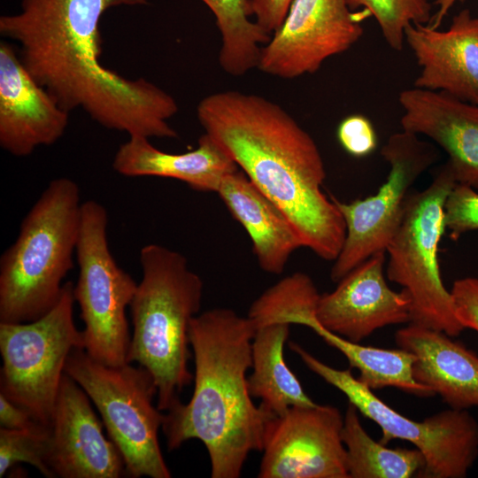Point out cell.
I'll use <instances>...</instances> for the list:
<instances>
[{
	"instance_id": "obj_1",
	"label": "cell",
	"mask_w": 478,
	"mask_h": 478,
	"mask_svg": "<svg viewBox=\"0 0 478 478\" xmlns=\"http://www.w3.org/2000/svg\"><path fill=\"white\" fill-rule=\"evenodd\" d=\"M148 0H21L0 17V35L19 46L35 80L70 112L82 110L105 128L128 136L176 138L169 120L176 100L143 78L127 79L101 62L99 29L105 12Z\"/></svg>"
},
{
	"instance_id": "obj_2",
	"label": "cell",
	"mask_w": 478,
	"mask_h": 478,
	"mask_svg": "<svg viewBox=\"0 0 478 478\" xmlns=\"http://www.w3.org/2000/svg\"><path fill=\"white\" fill-rule=\"evenodd\" d=\"M197 115L204 134L285 213L303 247L334 261L346 227L322 190L326 169L312 137L281 106L255 94L208 95Z\"/></svg>"
},
{
	"instance_id": "obj_3",
	"label": "cell",
	"mask_w": 478,
	"mask_h": 478,
	"mask_svg": "<svg viewBox=\"0 0 478 478\" xmlns=\"http://www.w3.org/2000/svg\"><path fill=\"white\" fill-rule=\"evenodd\" d=\"M254 333L251 320L229 308L207 310L189 324L193 394L164 414L161 429L169 451L200 440L212 478L240 477L249 454L262 451L266 425L274 416L254 405L248 388Z\"/></svg>"
},
{
	"instance_id": "obj_4",
	"label": "cell",
	"mask_w": 478,
	"mask_h": 478,
	"mask_svg": "<svg viewBox=\"0 0 478 478\" xmlns=\"http://www.w3.org/2000/svg\"><path fill=\"white\" fill-rule=\"evenodd\" d=\"M139 260L143 276L129 305L127 362L149 371L158 389L157 406L167 412L194 379L188 366L189 328L201 307L204 282L181 253L166 246L144 245Z\"/></svg>"
},
{
	"instance_id": "obj_5",
	"label": "cell",
	"mask_w": 478,
	"mask_h": 478,
	"mask_svg": "<svg viewBox=\"0 0 478 478\" xmlns=\"http://www.w3.org/2000/svg\"><path fill=\"white\" fill-rule=\"evenodd\" d=\"M80 189L66 177L51 181L23 219L0 258V322L24 323L59 301L79 241Z\"/></svg>"
},
{
	"instance_id": "obj_6",
	"label": "cell",
	"mask_w": 478,
	"mask_h": 478,
	"mask_svg": "<svg viewBox=\"0 0 478 478\" xmlns=\"http://www.w3.org/2000/svg\"><path fill=\"white\" fill-rule=\"evenodd\" d=\"M446 161L424 190L408 195L399 226L389 243L387 277L402 287L410 301V322L458 336L451 290L441 276L438 250L446 227L444 204L457 184Z\"/></svg>"
},
{
	"instance_id": "obj_7",
	"label": "cell",
	"mask_w": 478,
	"mask_h": 478,
	"mask_svg": "<svg viewBox=\"0 0 478 478\" xmlns=\"http://www.w3.org/2000/svg\"><path fill=\"white\" fill-rule=\"evenodd\" d=\"M65 373L97 408L109 438L123 459L125 474L171 477L158 436L165 413L153 403L158 389L149 371L131 363L106 366L84 349H74L67 358Z\"/></svg>"
},
{
	"instance_id": "obj_8",
	"label": "cell",
	"mask_w": 478,
	"mask_h": 478,
	"mask_svg": "<svg viewBox=\"0 0 478 478\" xmlns=\"http://www.w3.org/2000/svg\"><path fill=\"white\" fill-rule=\"evenodd\" d=\"M74 303L73 283L66 281L58 303L42 317L0 322V393L48 426L67 358L74 349H84Z\"/></svg>"
},
{
	"instance_id": "obj_9",
	"label": "cell",
	"mask_w": 478,
	"mask_h": 478,
	"mask_svg": "<svg viewBox=\"0 0 478 478\" xmlns=\"http://www.w3.org/2000/svg\"><path fill=\"white\" fill-rule=\"evenodd\" d=\"M107 225L103 204L96 200L82 203L73 298L85 326V351L99 363L119 366L128 363L131 336L126 312L138 283L115 261L108 244Z\"/></svg>"
},
{
	"instance_id": "obj_10",
	"label": "cell",
	"mask_w": 478,
	"mask_h": 478,
	"mask_svg": "<svg viewBox=\"0 0 478 478\" xmlns=\"http://www.w3.org/2000/svg\"><path fill=\"white\" fill-rule=\"evenodd\" d=\"M289 348L304 364L328 384L343 392L349 403L382 429L379 440L388 444L395 439L412 443L425 459L418 477L464 478L478 456V421L467 410L451 408L422 421H414L392 409L373 390L354 377L351 369L332 367L290 342Z\"/></svg>"
},
{
	"instance_id": "obj_11",
	"label": "cell",
	"mask_w": 478,
	"mask_h": 478,
	"mask_svg": "<svg viewBox=\"0 0 478 478\" xmlns=\"http://www.w3.org/2000/svg\"><path fill=\"white\" fill-rule=\"evenodd\" d=\"M381 155L390 169L374 195L350 203L331 196L346 227L343 247L330 272L334 282L370 256L386 252L401 221L411 187L439 157L433 144L403 129L389 137Z\"/></svg>"
},
{
	"instance_id": "obj_12",
	"label": "cell",
	"mask_w": 478,
	"mask_h": 478,
	"mask_svg": "<svg viewBox=\"0 0 478 478\" xmlns=\"http://www.w3.org/2000/svg\"><path fill=\"white\" fill-rule=\"evenodd\" d=\"M367 17L365 10L353 12L349 0H292L282 23L262 46L257 68L281 79L314 73L362 37Z\"/></svg>"
},
{
	"instance_id": "obj_13",
	"label": "cell",
	"mask_w": 478,
	"mask_h": 478,
	"mask_svg": "<svg viewBox=\"0 0 478 478\" xmlns=\"http://www.w3.org/2000/svg\"><path fill=\"white\" fill-rule=\"evenodd\" d=\"M343 417L328 405L291 406L268 420L259 478H349Z\"/></svg>"
},
{
	"instance_id": "obj_14",
	"label": "cell",
	"mask_w": 478,
	"mask_h": 478,
	"mask_svg": "<svg viewBox=\"0 0 478 478\" xmlns=\"http://www.w3.org/2000/svg\"><path fill=\"white\" fill-rule=\"evenodd\" d=\"M81 386L66 373L50 420L48 464L55 477L119 478L123 459Z\"/></svg>"
},
{
	"instance_id": "obj_15",
	"label": "cell",
	"mask_w": 478,
	"mask_h": 478,
	"mask_svg": "<svg viewBox=\"0 0 478 478\" xmlns=\"http://www.w3.org/2000/svg\"><path fill=\"white\" fill-rule=\"evenodd\" d=\"M386 252L364 260L329 293L320 296L315 316L326 329L354 343L375 330L410 322V301L391 289L384 276Z\"/></svg>"
},
{
	"instance_id": "obj_16",
	"label": "cell",
	"mask_w": 478,
	"mask_h": 478,
	"mask_svg": "<svg viewBox=\"0 0 478 478\" xmlns=\"http://www.w3.org/2000/svg\"><path fill=\"white\" fill-rule=\"evenodd\" d=\"M69 113L22 64L14 47L0 42V146L15 157L58 142Z\"/></svg>"
},
{
	"instance_id": "obj_17",
	"label": "cell",
	"mask_w": 478,
	"mask_h": 478,
	"mask_svg": "<svg viewBox=\"0 0 478 478\" xmlns=\"http://www.w3.org/2000/svg\"><path fill=\"white\" fill-rule=\"evenodd\" d=\"M405 41L420 68L413 87L478 104V18L468 9L456 14L447 30L410 25Z\"/></svg>"
},
{
	"instance_id": "obj_18",
	"label": "cell",
	"mask_w": 478,
	"mask_h": 478,
	"mask_svg": "<svg viewBox=\"0 0 478 478\" xmlns=\"http://www.w3.org/2000/svg\"><path fill=\"white\" fill-rule=\"evenodd\" d=\"M398 102L402 129L434 141L457 182L478 189V104L416 87L402 90Z\"/></svg>"
},
{
	"instance_id": "obj_19",
	"label": "cell",
	"mask_w": 478,
	"mask_h": 478,
	"mask_svg": "<svg viewBox=\"0 0 478 478\" xmlns=\"http://www.w3.org/2000/svg\"><path fill=\"white\" fill-rule=\"evenodd\" d=\"M444 332L409 322L395 334L398 348L415 356L414 379L451 408L478 407V355Z\"/></svg>"
},
{
	"instance_id": "obj_20",
	"label": "cell",
	"mask_w": 478,
	"mask_h": 478,
	"mask_svg": "<svg viewBox=\"0 0 478 478\" xmlns=\"http://www.w3.org/2000/svg\"><path fill=\"white\" fill-rule=\"evenodd\" d=\"M216 193L248 233L259 267L281 274L294 251L303 247L285 213L242 170L227 174Z\"/></svg>"
},
{
	"instance_id": "obj_21",
	"label": "cell",
	"mask_w": 478,
	"mask_h": 478,
	"mask_svg": "<svg viewBox=\"0 0 478 478\" xmlns=\"http://www.w3.org/2000/svg\"><path fill=\"white\" fill-rule=\"evenodd\" d=\"M112 167L128 177L179 180L203 192H217L222 179L238 170L228 154L206 134L198 139L197 149L184 153L166 152L151 144L150 138L129 136L116 151Z\"/></svg>"
},
{
	"instance_id": "obj_22",
	"label": "cell",
	"mask_w": 478,
	"mask_h": 478,
	"mask_svg": "<svg viewBox=\"0 0 478 478\" xmlns=\"http://www.w3.org/2000/svg\"><path fill=\"white\" fill-rule=\"evenodd\" d=\"M291 324L270 320L255 327L251 343L252 373L248 388L252 397L261 399L266 410L281 415L291 406L316 405L305 392L284 359V345Z\"/></svg>"
},
{
	"instance_id": "obj_23",
	"label": "cell",
	"mask_w": 478,
	"mask_h": 478,
	"mask_svg": "<svg viewBox=\"0 0 478 478\" xmlns=\"http://www.w3.org/2000/svg\"><path fill=\"white\" fill-rule=\"evenodd\" d=\"M295 324L310 328L328 345L338 350L347 358L351 367L359 371L358 379L372 390L395 387L419 397L435 396L428 386L414 379L412 367L415 356L412 353L401 348L364 346L347 340L322 327L316 319L315 312L298 315Z\"/></svg>"
},
{
	"instance_id": "obj_24",
	"label": "cell",
	"mask_w": 478,
	"mask_h": 478,
	"mask_svg": "<svg viewBox=\"0 0 478 478\" xmlns=\"http://www.w3.org/2000/svg\"><path fill=\"white\" fill-rule=\"evenodd\" d=\"M358 409L349 403L342 429L349 478H409L425 466L420 450L390 449L374 441L363 428Z\"/></svg>"
},
{
	"instance_id": "obj_25",
	"label": "cell",
	"mask_w": 478,
	"mask_h": 478,
	"mask_svg": "<svg viewBox=\"0 0 478 478\" xmlns=\"http://www.w3.org/2000/svg\"><path fill=\"white\" fill-rule=\"evenodd\" d=\"M212 12L221 36L219 63L232 76L258 67L262 46L271 38L250 17V0H201Z\"/></svg>"
},
{
	"instance_id": "obj_26",
	"label": "cell",
	"mask_w": 478,
	"mask_h": 478,
	"mask_svg": "<svg viewBox=\"0 0 478 478\" xmlns=\"http://www.w3.org/2000/svg\"><path fill=\"white\" fill-rule=\"evenodd\" d=\"M354 11L362 8L374 17L387 44L394 50L404 48L405 32L412 24H428L433 16L428 0H349Z\"/></svg>"
},
{
	"instance_id": "obj_27",
	"label": "cell",
	"mask_w": 478,
	"mask_h": 478,
	"mask_svg": "<svg viewBox=\"0 0 478 478\" xmlns=\"http://www.w3.org/2000/svg\"><path fill=\"white\" fill-rule=\"evenodd\" d=\"M50 426L27 429L0 428V477L18 463L35 466L45 477H55L48 464Z\"/></svg>"
},
{
	"instance_id": "obj_28",
	"label": "cell",
	"mask_w": 478,
	"mask_h": 478,
	"mask_svg": "<svg viewBox=\"0 0 478 478\" xmlns=\"http://www.w3.org/2000/svg\"><path fill=\"white\" fill-rule=\"evenodd\" d=\"M444 223L451 240L478 230V193L474 188L457 183L444 204Z\"/></svg>"
},
{
	"instance_id": "obj_29",
	"label": "cell",
	"mask_w": 478,
	"mask_h": 478,
	"mask_svg": "<svg viewBox=\"0 0 478 478\" xmlns=\"http://www.w3.org/2000/svg\"><path fill=\"white\" fill-rule=\"evenodd\" d=\"M337 138L344 150L356 158L369 155L377 146V136L373 124L360 114L350 115L340 122Z\"/></svg>"
},
{
	"instance_id": "obj_30",
	"label": "cell",
	"mask_w": 478,
	"mask_h": 478,
	"mask_svg": "<svg viewBox=\"0 0 478 478\" xmlns=\"http://www.w3.org/2000/svg\"><path fill=\"white\" fill-rule=\"evenodd\" d=\"M451 293L461 325L478 333V279L466 277L455 281Z\"/></svg>"
},
{
	"instance_id": "obj_31",
	"label": "cell",
	"mask_w": 478,
	"mask_h": 478,
	"mask_svg": "<svg viewBox=\"0 0 478 478\" xmlns=\"http://www.w3.org/2000/svg\"><path fill=\"white\" fill-rule=\"evenodd\" d=\"M292 0H250L255 22L267 34H274L281 26Z\"/></svg>"
},
{
	"instance_id": "obj_32",
	"label": "cell",
	"mask_w": 478,
	"mask_h": 478,
	"mask_svg": "<svg viewBox=\"0 0 478 478\" xmlns=\"http://www.w3.org/2000/svg\"><path fill=\"white\" fill-rule=\"evenodd\" d=\"M39 424L33 416L22 407L10 401L0 393V425L8 429H27Z\"/></svg>"
},
{
	"instance_id": "obj_33",
	"label": "cell",
	"mask_w": 478,
	"mask_h": 478,
	"mask_svg": "<svg viewBox=\"0 0 478 478\" xmlns=\"http://www.w3.org/2000/svg\"><path fill=\"white\" fill-rule=\"evenodd\" d=\"M465 0H435L434 4L436 6V11L434 12L431 20L428 24L432 28H439L443 19L448 14L451 8L457 2H464Z\"/></svg>"
}]
</instances>
